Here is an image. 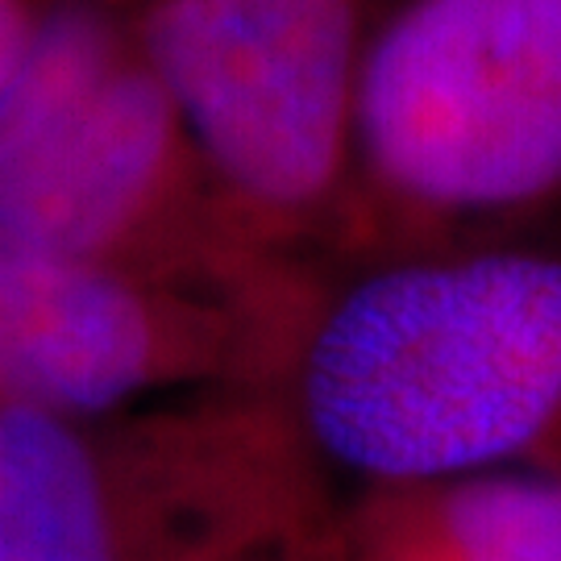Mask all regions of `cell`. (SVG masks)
Returning a JSON list of instances; mask_svg holds the SVG:
<instances>
[{"label":"cell","mask_w":561,"mask_h":561,"mask_svg":"<svg viewBox=\"0 0 561 561\" xmlns=\"http://www.w3.org/2000/svg\"><path fill=\"white\" fill-rule=\"evenodd\" d=\"M561 208V0H400L358 80L345 259L507 238Z\"/></svg>","instance_id":"3"},{"label":"cell","mask_w":561,"mask_h":561,"mask_svg":"<svg viewBox=\"0 0 561 561\" xmlns=\"http://www.w3.org/2000/svg\"><path fill=\"white\" fill-rule=\"evenodd\" d=\"M134 30L241 238L350 254L362 0H146Z\"/></svg>","instance_id":"4"},{"label":"cell","mask_w":561,"mask_h":561,"mask_svg":"<svg viewBox=\"0 0 561 561\" xmlns=\"http://www.w3.org/2000/svg\"><path fill=\"white\" fill-rule=\"evenodd\" d=\"M38 18L42 9L34 0H0V92L13 80L21 55H25V46L38 30Z\"/></svg>","instance_id":"8"},{"label":"cell","mask_w":561,"mask_h":561,"mask_svg":"<svg viewBox=\"0 0 561 561\" xmlns=\"http://www.w3.org/2000/svg\"><path fill=\"white\" fill-rule=\"evenodd\" d=\"M362 561H561V470L512 466L375 491Z\"/></svg>","instance_id":"7"},{"label":"cell","mask_w":561,"mask_h":561,"mask_svg":"<svg viewBox=\"0 0 561 561\" xmlns=\"http://www.w3.org/2000/svg\"><path fill=\"white\" fill-rule=\"evenodd\" d=\"M283 291L225 300L67 259L0 225V408L96 421L204 379L259 396Z\"/></svg>","instance_id":"5"},{"label":"cell","mask_w":561,"mask_h":561,"mask_svg":"<svg viewBox=\"0 0 561 561\" xmlns=\"http://www.w3.org/2000/svg\"><path fill=\"white\" fill-rule=\"evenodd\" d=\"M0 225L225 300H262L296 266L229 225L134 21L101 0L46 9L0 92Z\"/></svg>","instance_id":"2"},{"label":"cell","mask_w":561,"mask_h":561,"mask_svg":"<svg viewBox=\"0 0 561 561\" xmlns=\"http://www.w3.org/2000/svg\"><path fill=\"white\" fill-rule=\"evenodd\" d=\"M254 396L167 412L113 437L0 408V561H150L162 507L229 454Z\"/></svg>","instance_id":"6"},{"label":"cell","mask_w":561,"mask_h":561,"mask_svg":"<svg viewBox=\"0 0 561 561\" xmlns=\"http://www.w3.org/2000/svg\"><path fill=\"white\" fill-rule=\"evenodd\" d=\"M291 287L262 396L308 458L375 491L561 470V245L474 238Z\"/></svg>","instance_id":"1"}]
</instances>
